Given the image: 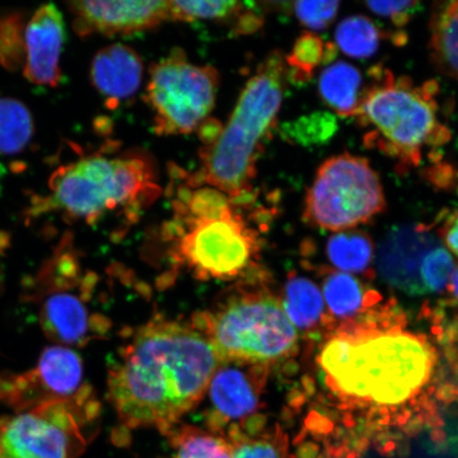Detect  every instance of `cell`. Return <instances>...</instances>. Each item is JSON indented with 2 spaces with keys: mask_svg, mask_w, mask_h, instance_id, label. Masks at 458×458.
Masks as SVG:
<instances>
[{
  "mask_svg": "<svg viewBox=\"0 0 458 458\" xmlns=\"http://www.w3.org/2000/svg\"><path fill=\"white\" fill-rule=\"evenodd\" d=\"M220 363L196 325L154 319L120 347L108 370V399L125 427L169 428L196 408Z\"/></svg>",
  "mask_w": 458,
  "mask_h": 458,
  "instance_id": "cell-1",
  "label": "cell"
},
{
  "mask_svg": "<svg viewBox=\"0 0 458 458\" xmlns=\"http://www.w3.org/2000/svg\"><path fill=\"white\" fill-rule=\"evenodd\" d=\"M318 360L340 397L391 406L421 391L435 357L428 342L410 332L343 330L325 344Z\"/></svg>",
  "mask_w": 458,
  "mask_h": 458,
  "instance_id": "cell-2",
  "label": "cell"
},
{
  "mask_svg": "<svg viewBox=\"0 0 458 458\" xmlns=\"http://www.w3.org/2000/svg\"><path fill=\"white\" fill-rule=\"evenodd\" d=\"M31 214L57 213L95 225L117 214L136 217L162 193L153 158L142 151L95 153L57 169Z\"/></svg>",
  "mask_w": 458,
  "mask_h": 458,
  "instance_id": "cell-3",
  "label": "cell"
},
{
  "mask_svg": "<svg viewBox=\"0 0 458 458\" xmlns=\"http://www.w3.org/2000/svg\"><path fill=\"white\" fill-rule=\"evenodd\" d=\"M286 76L283 54L273 51L246 83L219 137L200 148V169L188 175L191 184L219 189L233 204L253 197L258 159L276 125Z\"/></svg>",
  "mask_w": 458,
  "mask_h": 458,
  "instance_id": "cell-4",
  "label": "cell"
},
{
  "mask_svg": "<svg viewBox=\"0 0 458 458\" xmlns=\"http://www.w3.org/2000/svg\"><path fill=\"white\" fill-rule=\"evenodd\" d=\"M374 82L357 119L360 127L372 130L365 145L396 158L400 169L420 165L425 147L448 143L450 130L439 123L434 81L414 85L409 77H394L387 68L371 67Z\"/></svg>",
  "mask_w": 458,
  "mask_h": 458,
  "instance_id": "cell-5",
  "label": "cell"
},
{
  "mask_svg": "<svg viewBox=\"0 0 458 458\" xmlns=\"http://www.w3.org/2000/svg\"><path fill=\"white\" fill-rule=\"evenodd\" d=\"M203 328L222 360L270 366L297 352L299 334L282 300L270 292L246 291L203 314Z\"/></svg>",
  "mask_w": 458,
  "mask_h": 458,
  "instance_id": "cell-6",
  "label": "cell"
},
{
  "mask_svg": "<svg viewBox=\"0 0 458 458\" xmlns=\"http://www.w3.org/2000/svg\"><path fill=\"white\" fill-rule=\"evenodd\" d=\"M100 404L86 386L0 420V458H79L94 438Z\"/></svg>",
  "mask_w": 458,
  "mask_h": 458,
  "instance_id": "cell-7",
  "label": "cell"
},
{
  "mask_svg": "<svg viewBox=\"0 0 458 458\" xmlns=\"http://www.w3.org/2000/svg\"><path fill=\"white\" fill-rule=\"evenodd\" d=\"M233 203L208 215L174 213L167 231L174 257L203 280H229L242 275L259 253V238Z\"/></svg>",
  "mask_w": 458,
  "mask_h": 458,
  "instance_id": "cell-8",
  "label": "cell"
},
{
  "mask_svg": "<svg viewBox=\"0 0 458 458\" xmlns=\"http://www.w3.org/2000/svg\"><path fill=\"white\" fill-rule=\"evenodd\" d=\"M386 208L379 174L368 159L341 154L320 165L308 189L303 216L335 233L369 223Z\"/></svg>",
  "mask_w": 458,
  "mask_h": 458,
  "instance_id": "cell-9",
  "label": "cell"
},
{
  "mask_svg": "<svg viewBox=\"0 0 458 458\" xmlns=\"http://www.w3.org/2000/svg\"><path fill=\"white\" fill-rule=\"evenodd\" d=\"M219 84L215 67L193 64L181 50L156 63L145 95L153 112L154 131L180 136L198 130L213 111Z\"/></svg>",
  "mask_w": 458,
  "mask_h": 458,
  "instance_id": "cell-10",
  "label": "cell"
},
{
  "mask_svg": "<svg viewBox=\"0 0 458 458\" xmlns=\"http://www.w3.org/2000/svg\"><path fill=\"white\" fill-rule=\"evenodd\" d=\"M34 297L44 334L62 346H85L99 339L106 323L94 313V274L81 276L76 256L61 249L39 273Z\"/></svg>",
  "mask_w": 458,
  "mask_h": 458,
  "instance_id": "cell-11",
  "label": "cell"
},
{
  "mask_svg": "<svg viewBox=\"0 0 458 458\" xmlns=\"http://www.w3.org/2000/svg\"><path fill=\"white\" fill-rule=\"evenodd\" d=\"M83 363L72 348H46L36 368L15 376L2 386L3 397L15 411L54 400L70 399L88 386L83 383Z\"/></svg>",
  "mask_w": 458,
  "mask_h": 458,
  "instance_id": "cell-12",
  "label": "cell"
},
{
  "mask_svg": "<svg viewBox=\"0 0 458 458\" xmlns=\"http://www.w3.org/2000/svg\"><path fill=\"white\" fill-rule=\"evenodd\" d=\"M73 28L80 37L130 36L170 20V2H72Z\"/></svg>",
  "mask_w": 458,
  "mask_h": 458,
  "instance_id": "cell-13",
  "label": "cell"
},
{
  "mask_svg": "<svg viewBox=\"0 0 458 458\" xmlns=\"http://www.w3.org/2000/svg\"><path fill=\"white\" fill-rule=\"evenodd\" d=\"M439 242L427 229H394L386 238L377 254L381 276L389 284L411 295L425 294L421 276L427 258Z\"/></svg>",
  "mask_w": 458,
  "mask_h": 458,
  "instance_id": "cell-14",
  "label": "cell"
},
{
  "mask_svg": "<svg viewBox=\"0 0 458 458\" xmlns=\"http://www.w3.org/2000/svg\"><path fill=\"white\" fill-rule=\"evenodd\" d=\"M66 38L64 17L54 4L39 7L25 31L24 74L36 85L55 88L62 77L61 55Z\"/></svg>",
  "mask_w": 458,
  "mask_h": 458,
  "instance_id": "cell-15",
  "label": "cell"
},
{
  "mask_svg": "<svg viewBox=\"0 0 458 458\" xmlns=\"http://www.w3.org/2000/svg\"><path fill=\"white\" fill-rule=\"evenodd\" d=\"M268 366L222 360L208 392L214 411L225 420L253 414L267 385Z\"/></svg>",
  "mask_w": 458,
  "mask_h": 458,
  "instance_id": "cell-16",
  "label": "cell"
},
{
  "mask_svg": "<svg viewBox=\"0 0 458 458\" xmlns=\"http://www.w3.org/2000/svg\"><path fill=\"white\" fill-rule=\"evenodd\" d=\"M142 77L141 57L127 45H108L91 62V82L110 107L134 96L140 88Z\"/></svg>",
  "mask_w": 458,
  "mask_h": 458,
  "instance_id": "cell-17",
  "label": "cell"
},
{
  "mask_svg": "<svg viewBox=\"0 0 458 458\" xmlns=\"http://www.w3.org/2000/svg\"><path fill=\"white\" fill-rule=\"evenodd\" d=\"M364 79L359 68L351 63L339 61L325 68L318 80L319 96L326 106L342 117H357L369 95L374 74L369 71Z\"/></svg>",
  "mask_w": 458,
  "mask_h": 458,
  "instance_id": "cell-18",
  "label": "cell"
},
{
  "mask_svg": "<svg viewBox=\"0 0 458 458\" xmlns=\"http://www.w3.org/2000/svg\"><path fill=\"white\" fill-rule=\"evenodd\" d=\"M429 29V49L434 64L458 81V0L437 4Z\"/></svg>",
  "mask_w": 458,
  "mask_h": 458,
  "instance_id": "cell-19",
  "label": "cell"
},
{
  "mask_svg": "<svg viewBox=\"0 0 458 458\" xmlns=\"http://www.w3.org/2000/svg\"><path fill=\"white\" fill-rule=\"evenodd\" d=\"M282 301L295 328L310 329L323 320V295L311 280L301 276L290 277Z\"/></svg>",
  "mask_w": 458,
  "mask_h": 458,
  "instance_id": "cell-20",
  "label": "cell"
},
{
  "mask_svg": "<svg viewBox=\"0 0 458 458\" xmlns=\"http://www.w3.org/2000/svg\"><path fill=\"white\" fill-rule=\"evenodd\" d=\"M33 133L32 114L24 103L0 97V153L14 156L24 151Z\"/></svg>",
  "mask_w": 458,
  "mask_h": 458,
  "instance_id": "cell-21",
  "label": "cell"
},
{
  "mask_svg": "<svg viewBox=\"0 0 458 458\" xmlns=\"http://www.w3.org/2000/svg\"><path fill=\"white\" fill-rule=\"evenodd\" d=\"M386 36L369 17L353 15L337 26L335 42L343 54L362 60L374 55Z\"/></svg>",
  "mask_w": 458,
  "mask_h": 458,
  "instance_id": "cell-22",
  "label": "cell"
},
{
  "mask_svg": "<svg viewBox=\"0 0 458 458\" xmlns=\"http://www.w3.org/2000/svg\"><path fill=\"white\" fill-rule=\"evenodd\" d=\"M336 51L335 44H326L322 38L310 31L303 32L289 55L284 57L290 76L295 82H308L317 68L335 59Z\"/></svg>",
  "mask_w": 458,
  "mask_h": 458,
  "instance_id": "cell-23",
  "label": "cell"
},
{
  "mask_svg": "<svg viewBox=\"0 0 458 458\" xmlns=\"http://www.w3.org/2000/svg\"><path fill=\"white\" fill-rule=\"evenodd\" d=\"M327 255L332 265L343 272H363L374 258V244L363 232H340L328 240Z\"/></svg>",
  "mask_w": 458,
  "mask_h": 458,
  "instance_id": "cell-24",
  "label": "cell"
},
{
  "mask_svg": "<svg viewBox=\"0 0 458 458\" xmlns=\"http://www.w3.org/2000/svg\"><path fill=\"white\" fill-rule=\"evenodd\" d=\"M324 297L336 318H349L365 306L366 294L357 278L347 273H331L324 283Z\"/></svg>",
  "mask_w": 458,
  "mask_h": 458,
  "instance_id": "cell-25",
  "label": "cell"
},
{
  "mask_svg": "<svg viewBox=\"0 0 458 458\" xmlns=\"http://www.w3.org/2000/svg\"><path fill=\"white\" fill-rule=\"evenodd\" d=\"M240 2H170V20L231 21L233 25L244 11Z\"/></svg>",
  "mask_w": 458,
  "mask_h": 458,
  "instance_id": "cell-26",
  "label": "cell"
},
{
  "mask_svg": "<svg viewBox=\"0 0 458 458\" xmlns=\"http://www.w3.org/2000/svg\"><path fill=\"white\" fill-rule=\"evenodd\" d=\"M233 448L225 438L191 429L182 434L175 458H233Z\"/></svg>",
  "mask_w": 458,
  "mask_h": 458,
  "instance_id": "cell-27",
  "label": "cell"
},
{
  "mask_svg": "<svg viewBox=\"0 0 458 458\" xmlns=\"http://www.w3.org/2000/svg\"><path fill=\"white\" fill-rule=\"evenodd\" d=\"M335 130V118L330 114L318 113L291 124V128H286V134L296 142L311 145L327 140L334 135Z\"/></svg>",
  "mask_w": 458,
  "mask_h": 458,
  "instance_id": "cell-28",
  "label": "cell"
},
{
  "mask_svg": "<svg viewBox=\"0 0 458 458\" xmlns=\"http://www.w3.org/2000/svg\"><path fill=\"white\" fill-rule=\"evenodd\" d=\"M454 273V261L442 244L435 246L427 258L421 282L425 294L442 290Z\"/></svg>",
  "mask_w": 458,
  "mask_h": 458,
  "instance_id": "cell-29",
  "label": "cell"
},
{
  "mask_svg": "<svg viewBox=\"0 0 458 458\" xmlns=\"http://www.w3.org/2000/svg\"><path fill=\"white\" fill-rule=\"evenodd\" d=\"M340 5L339 2H296L293 11L301 25L320 31L335 20Z\"/></svg>",
  "mask_w": 458,
  "mask_h": 458,
  "instance_id": "cell-30",
  "label": "cell"
},
{
  "mask_svg": "<svg viewBox=\"0 0 458 458\" xmlns=\"http://www.w3.org/2000/svg\"><path fill=\"white\" fill-rule=\"evenodd\" d=\"M284 439L279 432L240 445L233 458H283Z\"/></svg>",
  "mask_w": 458,
  "mask_h": 458,
  "instance_id": "cell-31",
  "label": "cell"
},
{
  "mask_svg": "<svg viewBox=\"0 0 458 458\" xmlns=\"http://www.w3.org/2000/svg\"><path fill=\"white\" fill-rule=\"evenodd\" d=\"M368 5L371 13L386 17L391 20L394 26L403 27L408 25L411 17L416 13L420 3L410 2V0H404V2H368L365 4Z\"/></svg>",
  "mask_w": 458,
  "mask_h": 458,
  "instance_id": "cell-32",
  "label": "cell"
},
{
  "mask_svg": "<svg viewBox=\"0 0 458 458\" xmlns=\"http://www.w3.org/2000/svg\"><path fill=\"white\" fill-rule=\"evenodd\" d=\"M262 25V16L255 13V11L246 8L240 14L237 21H234L233 29L237 34H250L259 30Z\"/></svg>",
  "mask_w": 458,
  "mask_h": 458,
  "instance_id": "cell-33",
  "label": "cell"
},
{
  "mask_svg": "<svg viewBox=\"0 0 458 458\" xmlns=\"http://www.w3.org/2000/svg\"><path fill=\"white\" fill-rule=\"evenodd\" d=\"M446 248L458 257V209L452 213L442 227Z\"/></svg>",
  "mask_w": 458,
  "mask_h": 458,
  "instance_id": "cell-34",
  "label": "cell"
},
{
  "mask_svg": "<svg viewBox=\"0 0 458 458\" xmlns=\"http://www.w3.org/2000/svg\"><path fill=\"white\" fill-rule=\"evenodd\" d=\"M223 125L215 119H208L199 128V135L200 140L203 141L204 147H208L219 137Z\"/></svg>",
  "mask_w": 458,
  "mask_h": 458,
  "instance_id": "cell-35",
  "label": "cell"
},
{
  "mask_svg": "<svg viewBox=\"0 0 458 458\" xmlns=\"http://www.w3.org/2000/svg\"><path fill=\"white\" fill-rule=\"evenodd\" d=\"M451 289L454 292L456 300L458 301V267L451 277Z\"/></svg>",
  "mask_w": 458,
  "mask_h": 458,
  "instance_id": "cell-36",
  "label": "cell"
},
{
  "mask_svg": "<svg viewBox=\"0 0 458 458\" xmlns=\"http://www.w3.org/2000/svg\"><path fill=\"white\" fill-rule=\"evenodd\" d=\"M0 396H2V386H0Z\"/></svg>",
  "mask_w": 458,
  "mask_h": 458,
  "instance_id": "cell-37",
  "label": "cell"
}]
</instances>
